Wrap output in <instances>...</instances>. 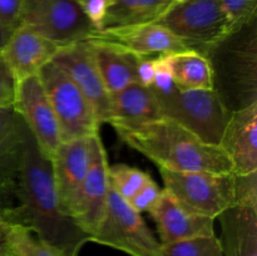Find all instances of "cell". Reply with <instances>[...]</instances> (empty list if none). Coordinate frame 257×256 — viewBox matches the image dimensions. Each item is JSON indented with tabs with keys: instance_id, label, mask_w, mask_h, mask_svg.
I'll return each mask as SVG.
<instances>
[{
	"instance_id": "obj_25",
	"label": "cell",
	"mask_w": 257,
	"mask_h": 256,
	"mask_svg": "<svg viewBox=\"0 0 257 256\" xmlns=\"http://www.w3.org/2000/svg\"><path fill=\"white\" fill-rule=\"evenodd\" d=\"M158 256H225L216 235L161 243Z\"/></svg>"
},
{
	"instance_id": "obj_36",
	"label": "cell",
	"mask_w": 257,
	"mask_h": 256,
	"mask_svg": "<svg viewBox=\"0 0 257 256\" xmlns=\"http://www.w3.org/2000/svg\"><path fill=\"white\" fill-rule=\"evenodd\" d=\"M5 256H12V255H10V253L7 251V255H5Z\"/></svg>"
},
{
	"instance_id": "obj_9",
	"label": "cell",
	"mask_w": 257,
	"mask_h": 256,
	"mask_svg": "<svg viewBox=\"0 0 257 256\" xmlns=\"http://www.w3.org/2000/svg\"><path fill=\"white\" fill-rule=\"evenodd\" d=\"M160 173L165 190L191 212L216 218L235 205L232 172H175L160 168Z\"/></svg>"
},
{
	"instance_id": "obj_24",
	"label": "cell",
	"mask_w": 257,
	"mask_h": 256,
	"mask_svg": "<svg viewBox=\"0 0 257 256\" xmlns=\"http://www.w3.org/2000/svg\"><path fill=\"white\" fill-rule=\"evenodd\" d=\"M0 238L12 256H65L33 231L0 216Z\"/></svg>"
},
{
	"instance_id": "obj_6",
	"label": "cell",
	"mask_w": 257,
	"mask_h": 256,
	"mask_svg": "<svg viewBox=\"0 0 257 256\" xmlns=\"http://www.w3.org/2000/svg\"><path fill=\"white\" fill-rule=\"evenodd\" d=\"M157 23L202 54L232 33L220 0H178Z\"/></svg>"
},
{
	"instance_id": "obj_7",
	"label": "cell",
	"mask_w": 257,
	"mask_h": 256,
	"mask_svg": "<svg viewBox=\"0 0 257 256\" xmlns=\"http://www.w3.org/2000/svg\"><path fill=\"white\" fill-rule=\"evenodd\" d=\"M38 75L57 117L62 142L92 137L99 132L93 105L55 63L45 64Z\"/></svg>"
},
{
	"instance_id": "obj_13",
	"label": "cell",
	"mask_w": 257,
	"mask_h": 256,
	"mask_svg": "<svg viewBox=\"0 0 257 256\" xmlns=\"http://www.w3.org/2000/svg\"><path fill=\"white\" fill-rule=\"evenodd\" d=\"M218 146L233 175L257 172V103L231 112Z\"/></svg>"
},
{
	"instance_id": "obj_34",
	"label": "cell",
	"mask_w": 257,
	"mask_h": 256,
	"mask_svg": "<svg viewBox=\"0 0 257 256\" xmlns=\"http://www.w3.org/2000/svg\"><path fill=\"white\" fill-rule=\"evenodd\" d=\"M12 33L13 30H10L9 28H7L5 25H3L2 23H0V50H2L3 48H4V45L7 44Z\"/></svg>"
},
{
	"instance_id": "obj_2",
	"label": "cell",
	"mask_w": 257,
	"mask_h": 256,
	"mask_svg": "<svg viewBox=\"0 0 257 256\" xmlns=\"http://www.w3.org/2000/svg\"><path fill=\"white\" fill-rule=\"evenodd\" d=\"M123 142L175 172H232L230 160L220 146L208 145L171 118H161L130 130L115 131Z\"/></svg>"
},
{
	"instance_id": "obj_10",
	"label": "cell",
	"mask_w": 257,
	"mask_h": 256,
	"mask_svg": "<svg viewBox=\"0 0 257 256\" xmlns=\"http://www.w3.org/2000/svg\"><path fill=\"white\" fill-rule=\"evenodd\" d=\"M107 152L99 132L90 137V163L88 172L70 205L68 215L78 227L92 236L102 221L109 192Z\"/></svg>"
},
{
	"instance_id": "obj_18",
	"label": "cell",
	"mask_w": 257,
	"mask_h": 256,
	"mask_svg": "<svg viewBox=\"0 0 257 256\" xmlns=\"http://www.w3.org/2000/svg\"><path fill=\"white\" fill-rule=\"evenodd\" d=\"M120 45L141 57L170 54L190 48L158 23L98 32L97 37Z\"/></svg>"
},
{
	"instance_id": "obj_12",
	"label": "cell",
	"mask_w": 257,
	"mask_h": 256,
	"mask_svg": "<svg viewBox=\"0 0 257 256\" xmlns=\"http://www.w3.org/2000/svg\"><path fill=\"white\" fill-rule=\"evenodd\" d=\"M52 62L70 78L89 100L99 124L108 123L110 112L109 93L100 78L87 40L60 48Z\"/></svg>"
},
{
	"instance_id": "obj_20",
	"label": "cell",
	"mask_w": 257,
	"mask_h": 256,
	"mask_svg": "<svg viewBox=\"0 0 257 256\" xmlns=\"http://www.w3.org/2000/svg\"><path fill=\"white\" fill-rule=\"evenodd\" d=\"M225 256H257V207L232 205L216 217Z\"/></svg>"
},
{
	"instance_id": "obj_4",
	"label": "cell",
	"mask_w": 257,
	"mask_h": 256,
	"mask_svg": "<svg viewBox=\"0 0 257 256\" xmlns=\"http://www.w3.org/2000/svg\"><path fill=\"white\" fill-rule=\"evenodd\" d=\"M162 115L176 120L208 145H220L231 112L213 89H181L158 98Z\"/></svg>"
},
{
	"instance_id": "obj_35",
	"label": "cell",
	"mask_w": 257,
	"mask_h": 256,
	"mask_svg": "<svg viewBox=\"0 0 257 256\" xmlns=\"http://www.w3.org/2000/svg\"><path fill=\"white\" fill-rule=\"evenodd\" d=\"M7 255V248H5L4 243H3L2 238H0V256H5Z\"/></svg>"
},
{
	"instance_id": "obj_27",
	"label": "cell",
	"mask_w": 257,
	"mask_h": 256,
	"mask_svg": "<svg viewBox=\"0 0 257 256\" xmlns=\"http://www.w3.org/2000/svg\"><path fill=\"white\" fill-rule=\"evenodd\" d=\"M231 29L237 30L257 18V0H220Z\"/></svg>"
},
{
	"instance_id": "obj_28",
	"label": "cell",
	"mask_w": 257,
	"mask_h": 256,
	"mask_svg": "<svg viewBox=\"0 0 257 256\" xmlns=\"http://www.w3.org/2000/svg\"><path fill=\"white\" fill-rule=\"evenodd\" d=\"M235 205L257 207V172L233 175Z\"/></svg>"
},
{
	"instance_id": "obj_26",
	"label": "cell",
	"mask_w": 257,
	"mask_h": 256,
	"mask_svg": "<svg viewBox=\"0 0 257 256\" xmlns=\"http://www.w3.org/2000/svg\"><path fill=\"white\" fill-rule=\"evenodd\" d=\"M108 176L110 186L127 201L151 178L143 171L122 163L109 166Z\"/></svg>"
},
{
	"instance_id": "obj_14",
	"label": "cell",
	"mask_w": 257,
	"mask_h": 256,
	"mask_svg": "<svg viewBox=\"0 0 257 256\" xmlns=\"http://www.w3.org/2000/svg\"><path fill=\"white\" fill-rule=\"evenodd\" d=\"M50 162L60 210L68 215L89 168L90 137L60 142Z\"/></svg>"
},
{
	"instance_id": "obj_11",
	"label": "cell",
	"mask_w": 257,
	"mask_h": 256,
	"mask_svg": "<svg viewBox=\"0 0 257 256\" xmlns=\"http://www.w3.org/2000/svg\"><path fill=\"white\" fill-rule=\"evenodd\" d=\"M13 109L18 113L42 152L49 160L60 145V131L39 75L18 80Z\"/></svg>"
},
{
	"instance_id": "obj_32",
	"label": "cell",
	"mask_w": 257,
	"mask_h": 256,
	"mask_svg": "<svg viewBox=\"0 0 257 256\" xmlns=\"http://www.w3.org/2000/svg\"><path fill=\"white\" fill-rule=\"evenodd\" d=\"M77 2L79 3L80 8L88 17V19L99 30L103 18H104L105 9H107L108 0H77Z\"/></svg>"
},
{
	"instance_id": "obj_5",
	"label": "cell",
	"mask_w": 257,
	"mask_h": 256,
	"mask_svg": "<svg viewBox=\"0 0 257 256\" xmlns=\"http://www.w3.org/2000/svg\"><path fill=\"white\" fill-rule=\"evenodd\" d=\"M20 25L30 28L59 48L98 34L77 0H22Z\"/></svg>"
},
{
	"instance_id": "obj_23",
	"label": "cell",
	"mask_w": 257,
	"mask_h": 256,
	"mask_svg": "<svg viewBox=\"0 0 257 256\" xmlns=\"http://www.w3.org/2000/svg\"><path fill=\"white\" fill-rule=\"evenodd\" d=\"M173 80L181 89H213L207 57L193 49L163 54Z\"/></svg>"
},
{
	"instance_id": "obj_15",
	"label": "cell",
	"mask_w": 257,
	"mask_h": 256,
	"mask_svg": "<svg viewBox=\"0 0 257 256\" xmlns=\"http://www.w3.org/2000/svg\"><path fill=\"white\" fill-rule=\"evenodd\" d=\"M157 225L161 243H171L215 233V218L186 210L167 190L150 212Z\"/></svg>"
},
{
	"instance_id": "obj_21",
	"label": "cell",
	"mask_w": 257,
	"mask_h": 256,
	"mask_svg": "<svg viewBox=\"0 0 257 256\" xmlns=\"http://www.w3.org/2000/svg\"><path fill=\"white\" fill-rule=\"evenodd\" d=\"M178 0H108L98 32L157 23Z\"/></svg>"
},
{
	"instance_id": "obj_17",
	"label": "cell",
	"mask_w": 257,
	"mask_h": 256,
	"mask_svg": "<svg viewBox=\"0 0 257 256\" xmlns=\"http://www.w3.org/2000/svg\"><path fill=\"white\" fill-rule=\"evenodd\" d=\"M110 112L108 123L115 131L140 127L163 118L160 103L151 88L132 83L109 94Z\"/></svg>"
},
{
	"instance_id": "obj_3",
	"label": "cell",
	"mask_w": 257,
	"mask_h": 256,
	"mask_svg": "<svg viewBox=\"0 0 257 256\" xmlns=\"http://www.w3.org/2000/svg\"><path fill=\"white\" fill-rule=\"evenodd\" d=\"M256 20L233 30L203 53L211 64L213 90L230 112L257 103Z\"/></svg>"
},
{
	"instance_id": "obj_8",
	"label": "cell",
	"mask_w": 257,
	"mask_h": 256,
	"mask_svg": "<svg viewBox=\"0 0 257 256\" xmlns=\"http://www.w3.org/2000/svg\"><path fill=\"white\" fill-rule=\"evenodd\" d=\"M90 242L109 246L131 256H158L161 242L135 210L109 183L107 206Z\"/></svg>"
},
{
	"instance_id": "obj_30",
	"label": "cell",
	"mask_w": 257,
	"mask_h": 256,
	"mask_svg": "<svg viewBox=\"0 0 257 256\" xmlns=\"http://www.w3.org/2000/svg\"><path fill=\"white\" fill-rule=\"evenodd\" d=\"M17 83V78L0 50V108H13Z\"/></svg>"
},
{
	"instance_id": "obj_31",
	"label": "cell",
	"mask_w": 257,
	"mask_h": 256,
	"mask_svg": "<svg viewBox=\"0 0 257 256\" xmlns=\"http://www.w3.org/2000/svg\"><path fill=\"white\" fill-rule=\"evenodd\" d=\"M22 0H0V23L9 28L17 29L20 25Z\"/></svg>"
},
{
	"instance_id": "obj_16",
	"label": "cell",
	"mask_w": 257,
	"mask_h": 256,
	"mask_svg": "<svg viewBox=\"0 0 257 256\" xmlns=\"http://www.w3.org/2000/svg\"><path fill=\"white\" fill-rule=\"evenodd\" d=\"M60 48L47 38L25 25L13 30L9 40L2 49L17 80L39 74L40 69L52 62Z\"/></svg>"
},
{
	"instance_id": "obj_19",
	"label": "cell",
	"mask_w": 257,
	"mask_h": 256,
	"mask_svg": "<svg viewBox=\"0 0 257 256\" xmlns=\"http://www.w3.org/2000/svg\"><path fill=\"white\" fill-rule=\"evenodd\" d=\"M87 42L109 94L137 83V68L143 57L100 38H92Z\"/></svg>"
},
{
	"instance_id": "obj_1",
	"label": "cell",
	"mask_w": 257,
	"mask_h": 256,
	"mask_svg": "<svg viewBox=\"0 0 257 256\" xmlns=\"http://www.w3.org/2000/svg\"><path fill=\"white\" fill-rule=\"evenodd\" d=\"M12 195L17 198V206L0 208V216L28 227L42 240L62 250L65 256H78L82 246L89 241V236L60 210L52 162L42 152L25 123Z\"/></svg>"
},
{
	"instance_id": "obj_22",
	"label": "cell",
	"mask_w": 257,
	"mask_h": 256,
	"mask_svg": "<svg viewBox=\"0 0 257 256\" xmlns=\"http://www.w3.org/2000/svg\"><path fill=\"white\" fill-rule=\"evenodd\" d=\"M23 123L13 108H0V195H12L22 153Z\"/></svg>"
},
{
	"instance_id": "obj_33",
	"label": "cell",
	"mask_w": 257,
	"mask_h": 256,
	"mask_svg": "<svg viewBox=\"0 0 257 256\" xmlns=\"http://www.w3.org/2000/svg\"><path fill=\"white\" fill-rule=\"evenodd\" d=\"M156 58L143 57L137 68V83L147 88H150L155 80Z\"/></svg>"
},
{
	"instance_id": "obj_29",
	"label": "cell",
	"mask_w": 257,
	"mask_h": 256,
	"mask_svg": "<svg viewBox=\"0 0 257 256\" xmlns=\"http://www.w3.org/2000/svg\"><path fill=\"white\" fill-rule=\"evenodd\" d=\"M162 190L158 187L157 183L150 178L132 197L128 200V203L135 208L137 212H151L158 202Z\"/></svg>"
}]
</instances>
